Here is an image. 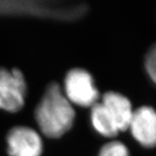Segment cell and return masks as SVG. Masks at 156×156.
<instances>
[{
  "mask_svg": "<svg viewBox=\"0 0 156 156\" xmlns=\"http://www.w3.org/2000/svg\"><path fill=\"white\" fill-rule=\"evenodd\" d=\"M75 116L72 104L59 84H50L35 110V118L42 133L49 138H59L71 128Z\"/></svg>",
  "mask_w": 156,
  "mask_h": 156,
  "instance_id": "obj_1",
  "label": "cell"
},
{
  "mask_svg": "<svg viewBox=\"0 0 156 156\" xmlns=\"http://www.w3.org/2000/svg\"><path fill=\"white\" fill-rule=\"evenodd\" d=\"M87 11L84 4L56 1H0L1 16H30L75 20Z\"/></svg>",
  "mask_w": 156,
  "mask_h": 156,
  "instance_id": "obj_2",
  "label": "cell"
},
{
  "mask_svg": "<svg viewBox=\"0 0 156 156\" xmlns=\"http://www.w3.org/2000/svg\"><path fill=\"white\" fill-rule=\"evenodd\" d=\"M64 95L69 102L81 107H92L97 103L99 91L94 79L87 70L73 69L64 81Z\"/></svg>",
  "mask_w": 156,
  "mask_h": 156,
  "instance_id": "obj_3",
  "label": "cell"
},
{
  "mask_svg": "<svg viewBox=\"0 0 156 156\" xmlns=\"http://www.w3.org/2000/svg\"><path fill=\"white\" fill-rule=\"evenodd\" d=\"M27 85L23 73L17 69L0 68V108L8 112L19 111L24 105Z\"/></svg>",
  "mask_w": 156,
  "mask_h": 156,
  "instance_id": "obj_4",
  "label": "cell"
},
{
  "mask_svg": "<svg viewBox=\"0 0 156 156\" xmlns=\"http://www.w3.org/2000/svg\"><path fill=\"white\" fill-rule=\"evenodd\" d=\"M7 143L10 156H40L43 152L41 137L27 127L12 128L7 135Z\"/></svg>",
  "mask_w": 156,
  "mask_h": 156,
  "instance_id": "obj_5",
  "label": "cell"
},
{
  "mask_svg": "<svg viewBox=\"0 0 156 156\" xmlns=\"http://www.w3.org/2000/svg\"><path fill=\"white\" fill-rule=\"evenodd\" d=\"M128 128L142 146H156V111L153 108L143 106L134 111Z\"/></svg>",
  "mask_w": 156,
  "mask_h": 156,
  "instance_id": "obj_6",
  "label": "cell"
},
{
  "mask_svg": "<svg viewBox=\"0 0 156 156\" xmlns=\"http://www.w3.org/2000/svg\"><path fill=\"white\" fill-rule=\"evenodd\" d=\"M101 103L110 115L119 131L128 129L134 111L131 102L126 96L115 92H107L102 97Z\"/></svg>",
  "mask_w": 156,
  "mask_h": 156,
  "instance_id": "obj_7",
  "label": "cell"
},
{
  "mask_svg": "<svg viewBox=\"0 0 156 156\" xmlns=\"http://www.w3.org/2000/svg\"><path fill=\"white\" fill-rule=\"evenodd\" d=\"M91 121L95 130L103 136L114 137L120 132L112 117L101 102H97L92 106Z\"/></svg>",
  "mask_w": 156,
  "mask_h": 156,
  "instance_id": "obj_8",
  "label": "cell"
},
{
  "mask_svg": "<svg viewBox=\"0 0 156 156\" xmlns=\"http://www.w3.org/2000/svg\"><path fill=\"white\" fill-rule=\"evenodd\" d=\"M98 156H129L127 147L119 141H112L104 145Z\"/></svg>",
  "mask_w": 156,
  "mask_h": 156,
  "instance_id": "obj_9",
  "label": "cell"
},
{
  "mask_svg": "<svg viewBox=\"0 0 156 156\" xmlns=\"http://www.w3.org/2000/svg\"><path fill=\"white\" fill-rule=\"evenodd\" d=\"M147 71L156 83V44L148 51L146 56Z\"/></svg>",
  "mask_w": 156,
  "mask_h": 156,
  "instance_id": "obj_10",
  "label": "cell"
}]
</instances>
